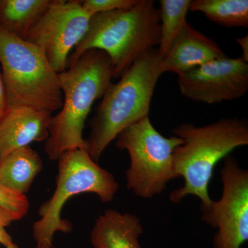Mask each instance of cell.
<instances>
[{
	"label": "cell",
	"instance_id": "cell-1",
	"mask_svg": "<svg viewBox=\"0 0 248 248\" xmlns=\"http://www.w3.org/2000/svg\"><path fill=\"white\" fill-rule=\"evenodd\" d=\"M172 133L184 141L173 153V166L184 184L171 192L170 200L179 203L194 195L200 199L201 208H207L213 201L208 187L215 166L236 148L248 145L247 121L227 117L203 126L184 123Z\"/></svg>",
	"mask_w": 248,
	"mask_h": 248
},
{
	"label": "cell",
	"instance_id": "cell-2",
	"mask_svg": "<svg viewBox=\"0 0 248 248\" xmlns=\"http://www.w3.org/2000/svg\"><path fill=\"white\" fill-rule=\"evenodd\" d=\"M63 94L60 112L52 116L45 151L49 159L58 160L66 152L87 151L83 132L93 103L102 98L113 79L110 58L105 52H85L66 71L59 73Z\"/></svg>",
	"mask_w": 248,
	"mask_h": 248
},
{
	"label": "cell",
	"instance_id": "cell-3",
	"mask_svg": "<svg viewBox=\"0 0 248 248\" xmlns=\"http://www.w3.org/2000/svg\"><path fill=\"white\" fill-rule=\"evenodd\" d=\"M162 58L157 48L138 58L115 84L111 83L90 122L87 151L95 162L119 134L148 117L160 76Z\"/></svg>",
	"mask_w": 248,
	"mask_h": 248
},
{
	"label": "cell",
	"instance_id": "cell-4",
	"mask_svg": "<svg viewBox=\"0 0 248 248\" xmlns=\"http://www.w3.org/2000/svg\"><path fill=\"white\" fill-rule=\"evenodd\" d=\"M159 41V9L153 0H139L130 9L91 16L86 35L68 57L67 68L85 52L97 49L107 54L113 79H118Z\"/></svg>",
	"mask_w": 248,
	"mask_h": 248
},
{
	"label": "cell",
	"instance_id": "cell-5",
	"mask_svg": "<svg viewBox=\"0 0 248 248\" xmlns=\"http://www.w3.org/2000/svg\"><path fill=\"white\" fill-rule=\"evenodd\" d=\"M0 63L7 109L29 107L52 113L62 108L59 73L43 51L1 27Z\"/></svg>",
	"mask_w": 248,
	"mask_h": 248
},
{
	"label": "cell",
	"instance_id": "cell-6",
	"mask_svg": "<svg viewBox=\"0 0 248 248\" xmlns=\"http://www.w3.org/2000/svg\"><path fill=\"white\" fill-rule=\"evenodd\" d=\"M56 187L52 197L40 205V219L32 226L35 248H53L55 233L70 232L73 226L61 217L62 209L72 196L95 194L102 203H110L120 189L113 174L102 169L86 150L66 152L60 156Z\"/></svg>",
	"mask_w": 248,
	"mask_h": 248
},
{
	"label": "cell",
	"instance_id": "cell-7",
	"mask_svg": "<svg viewBox=\"0 0 248 248\" xmlns=\"http://www.w3.org/2000/svg\"><path fill=\"white\" fill-rule=\"evenodd\" d=\"M116 139V147L130 156L127 187L138 197L153 198L164 192L168 183L179 178L173 166V153L184 141L174 135L165 138L149 117L127 127Z\"/></svg>",
	"mask_w": 248,
	"mask_h": 248
},
{
	"label": "cell",
	"instance_id": "cell-8",
	"mask_svg": "<svg viewBox=\"0 0 248 248\" xmlns=\"http://www.w3.org/2000/svg\"><path fill=\"white\" fill-rule=\"evenodd\" d=\"M221 180V198L201 208V219L217 229L213 248H241L248 240V170L229 155L224 158Z\"/></svg>",
	"mask_w": 248,
	"mask_h": 248
},
{
	"label": "cell",
	"instance_id": "cell-9",
	"mask_svg": "<svg viewBox=\"0 0 248 248\" xmlns=\"http://www.w3.org/2000/svg\"><path fill=\"white\" fill-rule=\"evenodd\" d=\"M89 16L79 0H54L24 40L38 46L58 73L66 71L70 54L89 29Z\"/></svg>",
	"mask_w": 248,
	"mask_h": 248
},
{
	"label": "cell",
	"instance_id": "cell-10",
	"mask_svg": "<svg viewBox=\"0 0 248 248\" xmlns=\"http://www.w3.org/2000/svg\"><path fill=\"white\" fill-rule=\"evenodd\" d=\"M177 76L182 95L197 102H231L248 91V63L241 57L213 60Z\"/></svg>",
	"mask_w": 248,
	"mask_h": 248
},
{
	"label": "cell",
	"instance_id": "cell-11",
	"mask_svg": "<svg viewBox=\"0 0 248 248\" xmlns=\"http://www.w3.org/2000/svg\"><path fill=\"white\" fill-rule=\"evenodd\" d=\"M50 112L29 107L7 109L0 120V161L13 151L46 141Z\"/></svg>",
	"mask_w": 248,
	"mask_h": 248
},
{
	"label": "cell",
	"instance_id": "cell-12",
	"mask_svg": "<svg viewBox=\"0 0 248 248\" xmlns=\"http://www.w3.org/2000/svg\"><path fill=\"white\" fill-rule=\"evenodd\" d=\"M226 57L215 41L187 22L162 58L161 69L178 75Z\"/></svg>",
	"mask_w": 248,
	"mask_h": 248
},
{
	"label": "cell",
	"instance_id": "cell-13",
	"mask_svg": "<svg viewBox=\"0 0 248 248\" xmlns=\"http://www.w3.org/2000/svg\"><path fill=\"white\" fill-rule=\"evenodd\" d=\"M143 233L138 216L108 209L96 218L90 240L93 248H142L139 238Z\"/></svg>",
	"mask_w": 248,
	"mask_h": 248
},
{
	"label": "cell",
	"instance_id": "cell-14",
	"mask_svg": "<svg viewBox=\"0 0 248 248\" xmlns=\"http://www.w3.org/2000/svg\"><path fill=\"white\" fill-rule=\"evenodd\" d=\"M43 169L42 158L30 146L6 155L0 161V184L15 193L26 195Z\"/></svg>",
	"mask_w": 248,
	"mask_h": 248
},
{
	"label": "cell",
	"instance_id": "cell-15",
	"mask_svg": "<svg viewBox=\"0 0 248 248\" xmlns=\"http://www.w3.org/2000/svg\"><path fill=\"white\" fill-rule=\"evenodd\" d=\"M54 0H0V27L24 40Z\"/></svg>",
	"mask_w": 248,
	"mask_h": 248
},
{
	"label": "cell",
	"instance_id": "cell-16",
	"mask_svg": "<svg viewBox=\"0 0 248 248\" xmlns=\"http://www.w3.org/2000/svg\"><path fill=\"white\" fill-rule=\"evenodd\" d=\"M190 11L202 13L223 27H248V0H194Z\"/></svg>",
	"mask_w": 248,
	"mask_h": 248
},
{
	"label": "cell",
	"instance_id": "cell-17",
	"mask_svg": "<svg viewBox=\"0 0 248 248\" xmlns=\"http://www.w3.org/2000/svg\"><path fill=\"white\" fill-rule=\"evenodd\" d=\"M191 0L159 1L160 41L157 48L161 58L187 23Z\"/></svg>",
	"mask_w": 248,
	"mask_h": 248
},
{
	"label": "cell",
	"instance_id": "cell-18",
	"mask_svg": "<svg viewBox=\"0 0 248 248\" xmlns=\"http://www.w3.org/2000/svg\"><path fill=\"white\" fill-rule=\"evenodd\" d=\"M81 6L89 16L111 12L118 10H126L138 4L139 0H84Z\"/></svg>",
	"mask_w": 248,
	"mask_h": 248
},
{
	"label": "cell",
	"instance_id": "cell-19",
	"mask_svg": "<svg viewBox=\"0 0 248 248\" xmlns=\"http://www.w3.org/2000/svg\"><path fill=\"white\" fill-rule=\"evenodd\" d=\"M0 206L23 218L29 212L30 203L27 196L15 193L0 184Z\"/></svg>",
	"mask_w": 248,
	"mask_h": 248
},
{
	"label": "cell",
	"instance_id": "cell-20",
	"mask_svg": "<svg viewBox=\"0 0 248 248\" xmlns=\"http://www.w3.org/2000/svg\"><path fill=\"white\" fill-rule=\"evenodd\" d=\"M22 218L17 214L13 213L7 209L0 206V228H5L9 226L13 222Z\"/></svg>",
	"mask_w": 248,
	"mask_h": 248
},
{
	"label": "cell",
	"instance_id": "cell-21",
	"mask_svg": "<svg viewBox=\"0 0 248 248\" xmlns=\"http://www.w3.org/2000/svg\"><path fill=\"white\" fill-rule=\"evenodd\" d=\"M6 110H7V102H6V93H5L2 77L0 73V120L4 117Z\"/></svg>",
	"mask_w": 248,
	"mask_h": 248
},
{
	"label": "cell",
	"instance_id": "cell-22",
	"mask_svg": "<svg viewBox=\"0 0 248 248\" xmlns=\"http://www.w3.org/2000/svg\"><path fill=\"white\" fill-rule=\"evenodd\" d=\"M236 42L242 48L243 55L241 57L246 63H248V36L246 35L243 37H240L236 40Z\"/></svg>",
	"mask_w": 248,
	"mask_h": 248
}]
</instances>
